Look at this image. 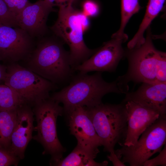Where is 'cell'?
Masks as SVG:
<instances>
[{
	"mask_svg": "<svg viewBox=\"0 0 166 166\" xmlns=\"http://www.w3.org/2000/svg\"><path fill=\"white\" fill-rule=\"evenodd\" d=\"M128 61V70L116 80L122 93L128 90V84L166 83V53L157 49L152 40L150 31L140 46L124 51Z\"/></svg>",
	"mask_w": 166,
	"mask_h": 166,
	"instance_id": "1",
	"label": "cell"
},
{
	"mask_svg": "<svg viewBox=\"0 0 166 166\" xmlns=\"http://www.w3.org/2000/svg\"><path fill=\"white\" fill-rule=\"evenodd\" d=\"M101 72L91 75L78 72L73 76L69 85L50 96V98L63 105L65 114L77 106L89 108L101 103L105 95L110 93H122L115 81L104 80Z\"/></svg>",
	"mask_w": 166,
	"mask_h": 166,
	"instance_id": "2",
	"label": "cell"
},
{
	"mask_svg": "<svg viewBox=\"0 0 166 166\" xmlns=\"http://www.w3.org/2000/svg\"><path fill=\"white\" fill-rule=\"evenodd\" d=\"M26 61V68L56 84L71 80L73 76L69 52L54 39L40 40Z\"/></svg>",
	"mask_w": 166,
	"mask_h": 166,
	"instance_id": "3",
	"label": "cell"
},
{
	"mask_svg": "<svg viewBox=\"0 0 166 166\" xmlns=\"http://www.w3.org/2000/svg\"><path fill=\"white\" fill-rule=\"evenodd\" d=\"M88 17L82 12L74 9L72 5L61 4L57 19L51 28L54 34L69 46L70 64L74 70L97 50L88 48L83 39L84 33L89 26Z\"/></svg>",
	"mask_w": 166,
	"mask_h": 166,
	"instance_id": "4",
	"label": "cell"
},
{
	"mask_svg": "<svg viewBox=\"0 0 166 166\" xmlns=\"http://www.w3.org/2000/svg\"><path fill=\"white\" fill-rule=\"evenodd\" d=\"M86 108L104 151L115 152V146L123 139L124 142L127 131V116L124 102L118 104L101 103Z\"/></svg>",
	"mask_w": 166,
	"mask_h": 166,
	"instance_id": "5",
	"label": "cell"
},
{
	"mask_svg": "<svg viewBox=\"0 0 166 166\" xmlns=\"http://www.w3.org/2000/svg\"><path fill=\"white\" fill-rule=\"evenodd\" d=\"M33 107L37 123L34 130L37 133L33 138L42 145L43 153L51 155V165L63 158L62 155L66 151L58 138L56 127L57 118L64 114L63 109L59 103L50 97L37 103Z\"/></svg>",
	"mask_w": 166,
	"mask_h": 166,
	"instance_id": "6",
	"label": "cell"
},
{
	"mask_svg": "<svg viewBox=\"0 0 166 166\" xmlns=\"http://www.w3.org/2000/svg\"><path fill=\"white\" fill-rule=\"evenodd\" d=\"M4 84L14 90L25 104L33 106L49 98L56 85L17 62L7 65Z\"/></svg>",
	"mask_w": 166,
	"mask_h": 166,
	"instance_id": "7",
	"label": "cell"
},
{
	"mask_svg": "<svg viewBox=\"0 0 166 166\" xmlns=\"http://www.w3.org/2000/svg\"><path fill=\"white\" fill-rule=\"evenodd\" d=\"M135 144L128 146L122 143L115 153L123 163L131 166H142L154 154L160 152L166 144V117L160 116L142 134Z\"/></svg>",
	"mask_w": 166,
	"mask_h": 166,
	"instance_id": "8",
	"label": "cell"
},
{
	"mask_svg": "<svg viewBox=\"0 0 166 166\" xmlns=\"http://www.w3.org/2000/svg\"><path fill=\"white\" fill-rule=\"evenodd\" d=\"M33 38L19 27L0 24V61L26 60L34 48Z\"/></svg>",
	"mask_w": 166,
	"mask_h": 166,
	"instance_id": "9",
	"label": "cell"
},
{
	"mask_svg": "<svg viewBox=\"0 0 166 166\" xmlns=\"http://www.w3.org/2000/svg\"><path fill=\"white\" fill-rule=\"evenodd\" d=\"M127 39L112 38L97 49L90 58L75 67L74 70L83 73L94 71H115L124 56L122 44Z\"/></svg>",
	"mask_w": 166,
	"mask_h": 166,
	"instance_id": "10",
	"label": "cell"
},
{
	"mask_svg": "<svg viewBox=\"0 0 166 166\" xmlns=\"http://www.w3.org/2000/svg\"><path fill=\"white\" fill-rule=\"evenodd\" d=\"M67 117L70 134L74 136L77 145L99 153L102 146L86 107L77 106L65 114Z\"/></svg>",
	"mask_w": 166,
	"mask_h": 166,
	"instance_id": "11",
	"label": "cell"
},
{
	"mask_svg": "<svg viewBox=\"0 0 166 166\" xmlns=\"http://www.w3.org/2000/svg\"><path fill=\"white\" fill-rule=\"evenodd\" d=\"M124 102L127 121L126 136L122 143L129 146L134 145L145 130L162 116L157 111L133 102Z\"/></svg>",
	"mask_w": 166,
	"mask_h": 166,
	"instance_id": "12",
	"label": "cell"
},
{
	"mask_svg": "<svg viewBox=\"0 0 166 166\" xmlns=\"http://www.w3.org/2000/svg\"><path fill=\"white\" fill-rule=\"evenodd\" d=\"M53 6L44 0L30 3L17 16L18 27L33 38L42 37L47 31L46 22Z\"/></svg>",
	"mask_w": 166,
	"mask_h": 166,
	"instance_id": "13",
	"label": "cell"
},
{
	"mask_svg": "<svg viewBox=\"0 0 166 166\" xmlns=\"http://www.w3.org/2000/svg\"><path fill=\"white\" fill-rule=\"evenodd\" d=\"M34 115L31 106L27 104L17 109L16 123L11 136L9 149L20 160L24 158L27 146L33 138Z\"/></svg>",
	"mask_w": 166,
	"mask_h": 166,
	"instance_id": "14",
	"label": "cell"
},
{
	"mask_svg": "<svg viewBox=\"0 0 166 166\" xmlns=\"http://www.w3.org/2000/svg\"><path fill=\"white\" fill-rule=\"evenodd\" d=\"M125 94L123 102H133L166 117V83H142L136 90Z\"/></svg>",
	"mask_w": 166,
	"mask_h": 166,
	"instance_id": "15",
	"label": "cell"
},
{
	"mask_svg": "<svg viewBox=\"0 0 166 166\" xmlns=\"http://www.w3.org/2000/svg\"><path fill=\"white\" fill-rule=\"evenodd\" d=\"M98 153L86 150L77 145L66 157L55 162L52 165L58 166H105L108 162H96L94 159Z\"/></svg>",
	"mask_w": 166,
	"mask_h": 166,
	"instance_id": "16",
	"label": "cell"
},
{
	"mask_svg": "<svg viewBox=\"0 0 166 166\" xmlns=\"http://www.w3.org/2000/svg\"><path fill=\"white\" fill-rule=\"evenodd\" d=\"M165 0H149L145 15L137 32L128 42V49L137 47L144 42V34L153 19L162 9Z\"/></svg>",
	"mask_w": 166,
	"mask_h": 166,
	"instance_id": "17",
	"label": "cell"
},
{
	"mask_svg": "<svg viewBox=\"0 0 166 166\" xmlns=\"http://www.w3.org/2000/svg\"><path fill=\"white\" fill-rule=\"evenodd\" d=\"M17 109L0 111V144L8 149L16 123Z\"/></svg>",
	"mask_w": 166,
	"mask_h": 166,
	"instance_id": "18",
	"label": "cell"
},
{
	"mask_svg": "<svg viewBox=\"0 0 166 166\" xmlns=\"http://www.w3.org/2000/svg\"><path fill=\"white\" fill-rule=\"evenodd\" d=\"M140 9L138 0H121V20L119 30L112 38H128L124 33L125 27L130 18Z\"/></svg>",
	"mask_w": 166,
	"mask_h": 166,
	"instance_id": "19",
	"label": "cell"
},
{
	"mask_svg": "<svg viewBox=\"0 0 166 166\" xmlns=\"http://www.w3.org/2000/svg\"><path fill=\"white\" fill-rule=\"evenodd\" d=\"M25 104L11 88L5 84H0V111L17 109Z\"/></svg>",
	"mask_w": 166,
	"mask_h": 166,
	"instance_id": "20",
	"label": "cell"
},
{
	"mask_svg": "<svg viewBox=\"0 0 166 166\" xmlns=\"http://www.w3.org/2000/svg\"><path fill=\"white\" fill-rule=\"evenodd\" d=\"M0 24L12 27H19L17 16L10 10L3 0H0Z\"/></svg>",
	"mask_w": 166,
	"mask_h": 166,
	"instance_id": "21",
	"label": "cell"
},
{
	"mask_svg": "<svg viewBox=\"0 0 166 166\" xmlns=\"http://www.w3.org/2000/svg\"><path fill=\"white\" fill-rule=\"evenodd\" d=\"M19 160L9 149L0 144V166H16Z\"/></svg>",
	"mask_w": 166,
	"mask_h": 166,
	"instance_id": "22",
	"label": "cell"
},
{
	"mask_svg": "<svg viewBox=\"0 0 166 166\" xmlns=\"http://www.w3.org/2000/svg\"><path fill=\"white\" fill-rule=\"evenodd\" d=\"M10 10L17 17L29 3L28 0H3Z\"/></svg>",
	"mask_w": 166,
	"mask_h": 166,
	"instance_id": "23",
	"label": "cell"
},
{
	"mask_svg": "<svg viewBox=\"0 0 166 166\" xmlns=\"http://www.w3.org/2000/svg\"><path fill=\"white\" fill-rule=\"evenodd\" d=\"M82 12L88 17H93L97 15L99 7L97 4L91 0H86L83 3Z\"/></svg>",
	"mask_w": 166,
	"mask_h": 166,
	"instance_id": "24",
	"label": "cell"
},
{
	"mask_svg": "<svg viewBox=\"0 0 166 166\" xmlns=\"http://www.w3.org/2000/svg\"><path fill=\"white\" fill-rule=\"evenodd\" d=\"M160 154L155 158L146 161L143 164L144 166H166V144Z\"/></svg>",
	"mask_w": 166,
	"mask_h": 166,
	"instance_id": "25",
	"label": "cell"
},
{
	"mask_svg": "<svg viewBox=\"0 0 166 166\" xmlns=\"http://www.w3.org/2000/svg\"><path fill=\"white\" fill-rule=\"evenodd\" d=\"M107 158L113 163L114 166H125V165L116 155L115 152L110 153L107 156Z\"/></svg>",
	"mask_w": 166,
	"mask_h": 166,
	"instance_id": "26",
	"label": "cell"
},
{
	"mask_svg": "<svg viewBox=\"0 0 166 166\" xmlns=\"http://www.w3.org/2000/svg\"><path fill=\"white\" fill-rule=\"evenodd\" d=\"M7 66L0 63V81L4 80L6 74Z\"/></svg>",
	"mask_w": 166,
	"mask_h": 166,
	"instance_id": "27",
	"label": "cell"
},
{
	"mask_svg": "<svg viewBox=\"0 0 166 166\" xmlns=\"http://www.w3.org/2000/svg\"><path fill=\"white\" fill-rule=\"evenodd\" d=\"M50 4L54 6L53 2H55L56 3L60 5L68 1L69 0H44Z\"/></svg>",
	"mask_w": 166,
	"mask_h": 166,
	"instance_id": "28",
	"label": "cell"
},
{
	"mask_svg": "<svg viewBox=\"0 0 166 166\" xmlns=\"http://www.w3.org/2000/svg\"><path fill=\"white\" fill-rule=\"evenodd\" d=\"M73 0H69L68 1V4L72 5Z\"/></svg>",
	"mask_w": 166,
	"mask_h": 166,
	"instance_id": "29",
	"label": "cell"
}]
</instances>
